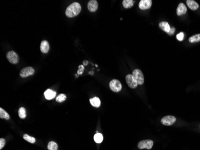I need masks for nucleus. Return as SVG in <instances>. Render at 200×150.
Masks as SVG:
<instances>
[{"instance_id": "f257e3e1", "label": "nucleus", "mask_w": 200, "mask_h": 150, "mask_svg": "<svg viewBox=\"0 0 200 150\" xmlns=\"http://www.w3.org/2000/svg\"><path fill=\"white\" fill-rule=\"evenodd\" d=\"M82 10L81 5L79 3H73L70 4L65 11V15L68 18H73L77 16Z\"/></svg>"}, {"instance_id": "f03ea898", "label": "nucleus", "mask_w": 200, "mask_h": 150, "mask_svg": "<svg viewBox=\"0 0 200 150\" xmlns=\"http://www.w3.org/2000/svg\"><path fill=\"white\" fill-rule=\"evenodd\" d=\"M110 88L112 91L115 93H118L122 90V84L119 80L113 79L110 81L109 84Z\"/></svg>"}, {"instance_id": "7ed1b4c3", "label": "nucleus", "mask_w": 200, "mask_h": 150, "mask_svg": "<svg viewBox=\"0 0 200 150\" xmlns=\"http://www.w3.org/2000/svg\"><path fill=\"white\" fill-rule=\"evenodd\" d=\"M132 75L137 81L138 85H142L144 84V75L143 74V72L140 70L135 69L132 72Z\"/></svg>"}, {"instance_id": "20e7f679", "label": "nucleus", "mask_w": 200, "mask_h": 150, "mask_svg": "<svg viewBox=\"0 0 200 150\" xmlns=\"http://www.w3.org/2000/svg\"><path fill=\"white\" fill-rule=\"evenodd\" d=\"M125 79H126V84H127V85L131 88H133V89H134V88H136L138 85L137 81L136 80L135 78L133 76L132 74H128V75H126Z\"/></svg>"}, {"instance_id": "39448f33", "label": "nucleus", "mask_w": 200, "mask_h": 150, "mask_svg": "<svg viewBox=\"0 0 200 150\" xmlns=\"http://www.w3.org/2000/svg\"><path fill=\"white\" fill-rule=\"evenodd\" d=\"M176 122V118L174 116L168 115L163 117L161 120V123L165 126H171Z\"/></svg>"}, {"instance_id": "423d86ee", "label": "nucleus", "mask_w": 200, "mask_h": 150, "mask_svg": "<svg viewBox=\"0 0 200 150\" xmlns=\"http://www.w3.org/2000/svg\"><path fill=\"white\" fill-rule=\"evenodd\" d=\"M153 145V142L152 140L147 139V140H143L140 142L138 144V148L140 149L147 148L148 149H150L152 148Z\"/></svg>"}, {"instance_id": "0eeeda50", "label": "nucleus", "mask_w": 200, "mask_h": 150, "mask_svg": "<svg viewBox=\"0 0 200 150\" xmlns=\"http://www.w3.org/2000/svg\"><path fill=\"white\" fill-rule=\"evenodd\" d=\"M7 58L10 63L13 64H16L19 62L18 55L14 51H10L7 53Z\"/></svg>"}, {"instance_id": "6e6552de", "label": "nucleus", "mask_w": 200, "mask_h": 150, "mask_svg": "<svg viewBox=\"0 0 200 150\" xmlns=\"http://www.w3.org/2000/svg\"><path fill=\"white\" fill-rule=\"evenodd\" d=\"M34 72H35V70L32 67H26L23 68V69L21 70V73H20V76L23 78H25L28 76H31V75H33Z\"/></svg>"}, {"instance_id": "1a4fd4ad", "label": "nucleus", "mask_w": 200, "mask_h": 150, "mask_svg": "<svg viewBox=\"0 0 200 150\" xmlns=\"http://www.w3.org/2000/svg\"><path fill=\"white\" fill-rule=\"evenodd\" d=\"M152 1L151 0H141L139 3V8L141 10H147L151 7Z\"/></svg>"}, {"instance_id": "9d476101", "label": "nucleus", "mask_w": 200, "mask_h": 150, "mask_svg": "<svg viewBox=\"0 0 200 150\" xmlns=\"http://www.w3.org/2000/svg\"><path fill=\"white\" fill-rule=\"evenodd\" d=\"M98 2L96 0H91L88 4V9L91 12H95L98 9Z\"/></svg>"}, {"instance_id": "9b49d317", "label": "nucleus", "mask_w": 200, "mask_h": 150, "mask_svg": "<svg viewBox=\"0 0 200 150\" xmlns=\"http://www.w3.org/2000/svg\"><path fill=\"white\" fill-rule=\"evenodd\" d=\"M186 11H187V8H186V5L182 3H180L177 8V15L178 16H182L186 14Z\"/></svg>"}, {"instance_id": "f8f14e48", "label": "nucleus", "mask_w": 200, "mask_h": 150, "mask_svg": "<svg viewBox=\"0 0 200 150\" xmlns=\"http://www.w3.org/2000/svg\"><path fill=\"white\" fill-rule=\"evenodd\" d=\"M44 95L46 99L50 100L53 99L56 97V93L52 90L48 89L46 91H45V92L44 93Z\"/></svg>"}, {"instance_id": "ddd939ff", "label": "nucleus", "mask_w": 200, "mask_h": 150, "mask_svg": "<svg viewBox=\"0 0 200 150\" xmlns=\"http://www.w3.org/2000/svg\"><path fill=\"white\" fill-rule=\"evenodd\" d=\"M40 51L44 53H47L49 51V44L46 40H43L40 45Z\"/></svg>"}, {"instance_id": "4468645a", "label": "nucleus", "mask_w": 200, "mask_h": 150, "mask_svg": "<svg viewBox=\"0 0 200 150\" xmlns=\"http://www.w3.org/2000/svg\"><path fill=\"white\" fill-rule=\"evenodd\" d=\"M186 4L192 10H196L199 8V4L194 0H187Z\"/></svg>"}, {"instance_id": "2eb2a0df", "label": "nucleus", "mask_w": 200, "mask_h": 150, "mask_svg": "<svg viewBox=\"0 0 200 150\" xmlns=\"http://www.w3.org/2000/svg\"><path fill=\"white\" fill-rule=\"evenodd\" d=\"M159 28L166 33H168L170 31L171 27L167 22H161L159 24Z\"/></svg>"}, {"instance_id": "dca6fc26", "label": "nucleus", "mask_w": 200, "mask_h": 150, "mask_svg": "<svg viewBox=\"0 0 200 150\" xmlns=\"http://www.w3.org/2000/svg\"><path fill=\"white\" fill-rule=\"evenodd\" d=\"M89 101L91 105L95 107H99L100 105H101V101H100L98 97H97L91 99L89 100Z\"/></svg>"}, {"instance_id": "f3484780", "label": "nucleus", "mask_w": 200, "mask_h": 150, "mask_svg": "<svg viewBox=\"0 0 200 150\" xmlns=\"http://www.w3.org/2000/svg\"><path fill=\"white\" fill-rule=\"evenodd\" d=\"M134 1L133 0H123L122 1V4L123 7L125 9H129L132 7L134 5Z\"/></svg>"}, {"instance_id": "a211bd4d", "label": "nucleus", "mask_w": 200, "mask_h": 150, "mask_svg": "<svg viewBox=\"0 0 200 150\" xmlns=\"http://www.w3.org/2000/svg\"><path fill=\"white\" fill-rule=\"evenodd\" d=\"M94 139L96 143H97V144H100V143H101L103 141V134L100 133H97L94 135Z\"/></svg>"}, {"instance_id": "6ab92c4d", "label": "nucleus", "mask_w": 200, "mask_h": 150, "mask_svg": "<svg viewBox=\"0 0 200 150\" xmlns=\"http://www.w3.org/2000/svg\"><path fill=\"white\" fill-rule=\"evenodd\" d=\"M189 41L191 43H197L200 42V34L191 36L189 39Z\"/></svg>"}, {"instance_id": "aec40b11", "label": "nucleus", "mask_w": 200, "mask_h": 150, "mask_svg": "<svg viewBox=\"0 0 200 150\" xmlns=\"http://www.w3.org/2000/svg\"><path fill=\"white\" fill-rule=\"evenodd\" d=\"M0 118L1 119L4 118L7 120H8L10 119V115L7 113L3 108H0Z\"/></svg>"}, {"instance_id": "412c9836", "label": "nucleus", "mask_w": 200, "mask_h": 150, "mask_svg": "<svg viewBox=\"0 0 200 150\" xmlns=\"http://www.w3.org/2000/svg\"><path fill=\"white\" fill-rule=\"evenodd\" d=\"M18 114H19V117L21 118V119H24L26 118V110L24 107H20L19 111H18Z\"/></svg>"}, {"instance_id": "4be33fe9", "label": "nucleus", "mask_w": 200, "mask_h": 150, "mask_svg": "<svg viewBox=\"0 0 200 150\" xmlns=\"http://www.w3.org/2000/svg\"><path fill=\"white\" fill-rule=\"evenodd\" d=\"M58 145L56 142L51 141L50 142L48 145V148L49 150H58Z\"/></svg>"}, {"instance_id": "5701e85b", "label": "nucleus", "mask_w": 200, "mask_h": 150, "mask_svg": "<svg viewBox=\"0 0 200 150\" xmlns=\"http://www.w3.org/2000/svg\"><path fill=\"white\" fill-rule=\"evenodd\" d=\"M23 138L25 141L31 143V144H34V143L36 142V139L34 138H33V137H32V136H30L26 134L23 135Z\"/></svg>"}, {"instance_id": "b1692460", "label": "nucleus", "mask_w": 200, "mask_h": 150, "mask_svg": "<svg viewBox=\"0 0 200 150\" xmlns=\"http://www.w3.org/2000/svg\"><path fill=\"white\" fill-rule=\"evenodd\" d=\"M66 95L64 94H59L58 96L56 98V101L57 102H59V103H61V102H63L64 101H65L66 100Z\"/></svg>"}, {"instance_id": "393cba45", "label": "nucleus", "mask_w": 200, "mask_h": 150, "mask_svg": "<svg viewBox=\"0 0 200 150\" xmlns=\"http://www.w3.org/2000/svg\"><path fill=\"white\" fill-rule=\"evenodd\" d=\"M84 70H85V67H84L83 65L79 66V69H78V71H77V74L79 75L82 74L83 72H84Z\"/></svg>"}, {"instance_id": "a878e982", "label": "nucleus", "mask_w": 200, "mask_h": 150, "mask_svg": "<svg viewBox=\"0 0 200 150\" xmlns=\"http://www.w3.org/2000/svg\"><path fill=\"white\" fill-rule=\"evenodd\" d=\"M176 38H177V39L179 41H182L183 40V39H184V33L182 32H180L179 34H178L177 35Z\"/></svg>"}, {"instance_id": "bb28decb", "label": "nucleus", "mask_w": 200, "mask_h": 150, "mask_svg": "<svg viewBox=\"0 0 200 150\" xmlns=\"http://www.w3.org/2000/svg\"><path fill=\"white\" fill-rule=\"evenodd\" d=\"M5 144V141L3 138L0 139V149H2Z\"/></svg>"}, {"instance_id": "cd10ccee", "label": "nucleus", "mask_w": 200, "mask_h": 150, "mask_svg": "<svg viewBox=\"0 0 200 150\" xmlns=\"http://www.w3.org/2000/svg\"><path fill=\"white\" fill-rule=\"evenodd\" d=\"M175 28H174V27H173V28H171V29H170V32L168 33V34L169 35H172L173 34H174V32H175Z\"/></svg>"}, {"instance_id": "c85d7f7f", "label": "nucleus", "mask_w": 200, "mask_h": 150, "mask_svg": "<svg viewBox=\"0 0 200 150\" xmlns=\"http://www.w3.org/2000/svg\"><path fill=\"white\" fill-rule=\"evenodd\" d=\"M83 66H87L88 64V61H84L83 62Z\"/></svg>"}, {"instance_id": "c756f323", "label": "nucleus", "mask_w": 200, "mask_h": 150, "mask_svg": "<svg viewBox=\"0 0 200 150\" xmlns=\"http://www.w3.org/2000/svg\"><path fill=\"white\" fill-rule=\"evenodd\" d=\"M89 74H91V75H93V74H94V72H90Z\"/></svg>"}, {"instance_id": "7c9ffc66", "label": "nucleus", "mask_w": 200, "mask_h": 150, "mask_svg": "<svg viewBox=\"0 0 200 150\" xmlns=\"http://www.w3.org/2000/svg\"><path fill=\"white\" fill-rule=\"evenodd\" d=\"M78 76H79V74H76V76L77 78L78 77Z\"/></svg>"}]
</instances>
